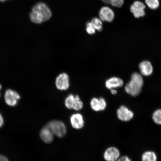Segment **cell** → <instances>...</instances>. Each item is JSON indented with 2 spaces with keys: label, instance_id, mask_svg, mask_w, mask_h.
Masks as SVG:
<instances>
[{
  "label": "cell",
  "instance_id": "6da1fadb",
  "mask_svg": "<svg viewBox=\"0 0 161 161\" xmlns=\"http://www.w3.org/2000/svg\"><path fill=\"white\" fill-rule=\"evenodd\" d=\"M52 15L51 11L45 3H39L32 7L30 18L33 23L40 24L47 21Z\"/></svg>",
  "mask_w": 161,
  "mask_h": 161
},
{
  "label": "cell",
  "instance_id": "7a4b0ae2",
  "mask_svg": "<svg viewBox=\"0 0 161 161\" xmlns=\"http://www.w3.org/2000/svg\"><path fill=\"white\" fill-rule=\"evenodd\" d=\"M143 80L140 74L135 72L133 74L129 82L125 86L126 92L133 96L139 94L143 85Z\"/></svg>",
  "mask_w": 161,
  "mask_h": 161
},
{
  "label": "cell",
  "instance_id": "3957f363",
  "mask_svg": "<svg viewBox=\"0 0 161 161\" xmlns=\"http://www.w3.org/2000/svg\"><path fill=\"white\" fill-rule=\"evenodd\" d=\"M52 133L59 137H63L66 134V128L63 122L59 120H53L48 122L46 125Z\"/></svg>",
  "mask_w": 161,
  "mask_h": 161
},
{
  "label": "cell",
  "instance_id": "277c9868",
  "mask_svg": "<svg viewBox=\"0 0 161 161\" xmlns=\"http://www.w3.org/2000/svg\"><path fill=\"white\" fill-rule=\"evenodd\" d=\"M146 8L145 5L142 2L136 1L131 5L130 9L135 17L140 18L145 15L146 12L144 10Z\"/></svg>",
  "mask_w": 161,
  "mask_h": 161
},
{
  "label": "cell",
  "instance_id": "5b68a950",
  "mask_svg": "<svg viewBox=\"0 0 161 161\" xmlns=\"http://www.w3.org/2000/svg\"><path fill=\"white\" fill-rule=\"evenodd\" d=\"M4 98L5 103L8 105L14 106L17 104L20 96L15 91L8 89L5 92Z\"/></svg>",
  "mask_w": 161,
  "mask_h": 161
},
{
  "label": "cell",
  "instance_id": "8992f818",
  "mask_svg": "<svg viewBox=\"0 0 161 161\" xmlns=\"http://www.w3.org/2000/svg\"><path fill=\"white\" fill-rule=\"evenodd\" d=\"M55 85L58 90H67L69 86V76L65 73L59 74L56 78Z\"/></svg>",
  "mask_w": 161,
  "mask_h": 161
},
{
  "label": "cell",
  "instance_id": "52a82bcc",
  "mask_svg": "<svg viewBox=\"0 0 161 161\" xmlns=\"http://www.w3.org/2000/svg\"><path fill=\"white\" fill-rule=\"evenodd\" d=\"M118 117L120 120L124 122L129 121L134 117V113L126 106H122L117 111Z\"/></svg>",
  "mask_w": 161,
  "mask_h": 161
},
{
  "label": "cell",
  "instance_id": "ba28073f",
  "mask_svg": "<svg viewBox=\"0 0 161 161\" xmlns=\"http://www.w3.org/2000/svg\"><path fill=\"white\" fill-rule=\"evenodd\" d=\"M99 16L102 21L110 23L114 21L115 15L114 11L110 8L104 7L100 10Z\"/></svg>",
  "mask_w": 161,
  "mask_h": 161
},
{
  "label": "cell",
  "instance_id": "9c48e42d",
  "mask_svg": "<svg viewBox=\"0 0 161 161\" xmlns=\"http://www.w3.org/2000/svg\"><path fill=\"white\" fill-rule=\"evenodd\" d=\"M119 150L115 147H110L104 153V158L107 161H116L119 158Z\"/></svg>",
  "mask_w": 161,
  "mask_h": 161
},
{
  "label": "cell",
  "instance_id": "30bf717a",
  "mask_svg": "<svg viewBox=\"0 0 161 161\" xmlns=\"http://www.w3.org/2000/svg\"><path fill=\"white\" fill-rule=\"evenodd\" d=\"M70 122L72 126L76 129H80L84 125L83 116L80 114H72L70 118Z\"/></svg>",
  "mask_w": 161,
  "mask_h": 161
},
{
  "label": "cell",
  "instance_id": "8fae6325",
  "mask_svg": "<svg viewBox=\"0 0 161 161\" xmlns=\"http://www.w3.org/2000/svg\"><path fill=\"white\" fill-rule=\"evenodd\" d=\"M124 81L120 78L113 77L109 78L105 82L106 87L108 89L121 87L123 85Z\"/></svg>",
  "mask_w": 161,
  "mask_h": 161
},
{
  "label": "cell",
  "instance_id": "7c38bea8",
  "mask_svg": "<svg viewBox=\"0 0 161 161\" xmlns=\"http://www.w3.org/2000/svg\"><path fill=\"white\" fill-rule=\"evenodd\" d=\"M40 136L42 141L46 143H50L53 140V134L46 126L40 131Z\"/></svg>",
  "mask_w": 161,
  "mask_h": 161
},
{
  "label": "cell",
  "instance_id": "4fadbf2b",
  "mask_svg": "<svg viewBox=\"0 0 161 161\" xmlns=\"http://www.w3.org/2000/svg\"><path fill=\"white\" fill-rule=\"evenodd\" d=\"M141 74L144 76H149L153 73V68L152 64L148 61H143L139 65Z\"/></svg>",
  "mask_w": 161,
  "mask_h": 161
},
{
  "label": "cell",
  "instance_id": "5bb4252c",
  "mask_svg": "<svg viewBox=\"0 0 161 161\" xmlns=\"http://www.w3.org/2000/svg\"><path fill=\"white\" fill-rule=\"evenodd\" d=\"M142 161H157L156 153L152 151H147L142 155Z\"/></svg>",
  "mask_w": 161,
  "mask_h": 161
},
{
  "label": "cell",
  "instance_id": "9a60e30c",
  "mask_svg": "<svg viewBox=\"0 0 161 161\" xmlns=\"http://www.w3.org/2000/svg\"><path fill=\"white\" fill-rule=\"evenodd\" d=\"M145 2L147 6L151 9L155 10L159 7V0H145Z\"/></svg>",
  "mask_w": 161,
  "mask_h": 161
},
{
  "label": "cell",
  "instance_id": "2e32d148",
  "mask_svg": "<svg viewBox=\"0 0 161 161\" xmlns=\"http://www.w3.org/2000/svg\"><path fill=\"white\" fill-rule=\"evenodd\" d=\"M91 23L92 26L96 30L100 31L102 30L103 25L101 20L97 18H93Z\"/></svg>",
  "mask_w": 161,
  "mask_h": 161
},
{
  "label": "cell",
  "instance_id": "e0dca14e",
  "mask_svg": "<svg viewBox=\"0 0 161 161\" xmlns=\"http://www.w3.org/2000/svg\"><path fill=\"white\" fill-rule=\"evenodd\" d=\"M75 96L73 94H70L66 98L65 104L66 108L68 109H72L73 108Z\"/></svg>",
  "mask_w": 161,
  "mask_h": 161
},
{
  "label": "cell",
  "instance_id": "ac0fdd59",
  "mask_svg": "<svg viewBox=\"0 0 161 161\" xmlns=\"http://www.w3.org/2000/svg\"><path fill=\"white\" fill-rule=\"evenodd\" d=\"M83 106V103L80 100L79 97L78 95L75 96L72 108L76 110H79L82 109Z\"/></svg>",
  "mask_w": 161,
  "mask_h": 161
},
{
  "label": "cell",
  "instance_id": "d6986e66",
  "mask_svg": "<svg viewBox=\"0 0 161 161\" xmlns=\"http://www.w3.org/2000/svg\"><path fill=\"white\" fill-rule=\"evenodd\" d=\"M153 119L155 123L161 125V109L154 112L153 115Z\"/></svg>",
  "mask_w": 161,
  "mask_h": 161
},
{
  "label": "cell",
  "instance_id": "ffe728a7",
  "mask_svg": "<svg viewBox=\"0 0 161 161\" xmlns=\"http://www.w3.org/2000/svg\"><path fill=\"white\" fill-rule=\"evenodd\" d=\"M90 106L92 109L96 112L100 111L99 100L97 98H92L90 102Z\"/></svg>",
  "mask_w": 161,
  "mask_h": 161
},
{
  "label": "cell",
  "instance_id": "44dd1931",
  "mask_svg": "<svg viewBox=\"0 0 161 161\" xmlns=\"http://www.w3.org/2000/svg\"><path fill=\"white\" fill-rule=\"evenodd\" d=\"M124 3V0H110V4L113 7L120 8Z\"/></svg>",
  "mask_w": 161,
  "mask_h": 161
},
{
  "label": "cell",
  "instance_id": "7402d4cb",
  "mask_svg": "<svg viewBox=\"0 0 161 161\" xmlns=\"http://www.w3.org/2000/svg\"><path fill=\"white\" fill-rule=\"evenodd\" d=\"M86 31L89 35H93L96 32V30L92 26L91 22H88L86 24Z\"/></svg>",
  "mask_w": 161,
  "mask_h": 161
},
{
  "label": "cell",
  "instance_id": "603a6c76",
  "mask_svg": "<svg viewBox=\"0 0 161 161\" xmlns=\"http://www.w3.org/2000/svg\"><path fill=\"white\" fill-rule=\"evenodd\" d=\"M100 108V111L104 110L106 107V102L105 99L102 97L98 98Z\"/></svg>",
  "mask_w": 161,
  "mask_h": 161
},
{
  "label": "cell",
  "instance_id": "cb8c5ba5",
  "mask_svg": "<svg viewBox=\"0 0 161 161\" xmlns=\"http://www.w3.org/2000/svg\"><path fill=\"white\" fill-rule=\"evenodd\" d=\"M117 161H132L127 156H123L118 159Z\"/></svg>",
  "mask_w": 161,
  "mask_h": 161
},
{
  "label": "cell",
  "instance_id": "d4e9b609",
  "mask_svg": "<svg viewBox=\"0 0 161 161\" xmlns=\"http://www.w3.org/2000/svg\"><path fill=\"white\" fill-rule=\"evenodd\" d=\"M4 123V120L3 116L0 113V128L3 126Z\"/></svg>",
  "mask_w": 161,
  "mask_h": 161
},
{
  "label": "cell",
  "instance_id": "484cf974",
  "mask_svg": "<svg viewBox=\"0 0 161 161\" xmlns=\"http://www.w3.org/2000/svg\"><path fill=\"white\" fill-rule=\"evenodd\" d=\"M0 161H9L6 157L2 155H0Z\"/></svg>",
  "mask_w": 161,
  "mask_h": 161
},
{
  "label": "cell",
  "instance_id": "4316f807",
  "mask_svg": "<svg viewBox=\"0 0 161 161\" xmlns=\"http://www.w3.org/2000/svg\"><path fill=\"white\" fill-rule=\"evenodd\" d=\"M104 3L107 4H110V0H101Z\"/></svg>",
  "mask_w": 161,
  "mask_h": 161
},
{
  "label": "cell",
  "instance_id": "83f0119b",
  "mask_svg": "<svg viewBox=\"0 0 161 161\" xmlns=\"http://www.w3.org/2000/svg\"><path fill=\"white\" fill-rule=\"evenodd\" d=\"M111 93L112 94H114H114H116L117 93V91L114 90V89H111Z\"/></svg>",
  "mask_w": 161,
  "mask_h": 161
},
{
  "label": "cell",
  "instance_id": "f1b7e54d",
  "mask_svg": "<svg viewBox=\"0 0 161 161\" xmlns=\"http://www.w3.org/2000/svg\"><path fill=\"white\" fill-rule=\"evenodd\" d=\"M7 1H9V0H0V2H5Z\"/></svg>",
  "mask_w": 161,
  "mask_h": 161
},
{
  "label": "cell",
  "instance_id": "f546056e",
  "mask_svg": "<svg viewBox=\"0 0 161 161\" xmlns=\"http://www.w3.org/2000/svg\"><path fill=\"white\" fill-rule=\"evenodd\" d=\"M1 88H2V86L1 85V84H0V90H1ZM0 96H1V94H0Z\"/></svg>",
  "mask_w": 161,
  "mask_h": 161
}]
</instances>
